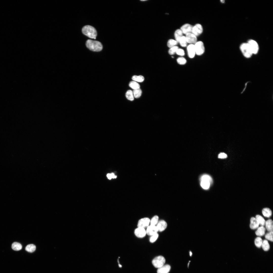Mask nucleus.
I'll return each instance as SVG.
<instances>
[{
	"label": "nucleus",
	"mask_w": 273,
	"mask_h": 273,
	"mask_svg": "<svg viewBox=\"0 0 273 273\" xmlns=\"http://www.w3.org/2000/svg\"><path fill=\"white\" fill-rule=\"evenodd\" d=\"M178 43H179L180 45L182 47H185L187 46V44L185 36H183L179 39Z\"/></svg>",
	"instance_id": "30"
},
{
	"label": "nucleus",
	"mask_w": 273,
	"mask_h": 273,
	"mask_svg": "<svg viewBox=\"0 0 273 273\" xmlns=\"http://www.w3.org/2000/svg\"><path fill=\"white\" fill-rule=\"evenodd\" d=\"M107 177L108 179H110L112 178L111 175L110 174H107Z\"/></svg>",
	"instance_id": "41"
},
{
	"label": "nucleus",
	"mask_w": 273,
	"mask_h": 273,
	"mask_svg": "<svg viewBox=\"0 0 273 273\" xmlns=\"http://www.w3.org/2000/svg\"><path fill=\"white\" fill-rule=\"evenodd\" d=\"M240 49L243 55L246 58H249L253 55L251 48L247 42L242 44L240 46Z\"/></svg>",
	"instance_id": "3"
},
{
	"label": "nucleus",
	"mask_w": 273,
	"mask_h": 273,
	"mask_svg": "<svg viewBox=\"0 0 273 273\" xmlns=\"http://www.w3.org/2000/svg\"><path fill=\"white\" fill-rule=\"evenodd\" d=\"M146 231V234L149 236H151L157 233L158 231L156 226L151 225L148 226Z\"/></svg>",
	"instance_id": "13"
},
{
	"label": "nucleus",
	"mask_w": 273,
	"mask_h": 273,
	"mask_svg": "<svg viewBox=\"0 0 273 273\" xmlns=\"http://www.w3.org/2000/svg\"><path fill=\"white\" fill-rule=\"evenodd\" d=\"M150 238V241L151 243H153L155 242L157 239L158 235L157 233L151 236Z\"/></svg>",
	"instance_id": "38"
},
{
	"label": "nucleus",
	"mask_w": 273,
	"mask_h": 273,
	"mask_svg": "<svg viewBox=\"0 0 273 273\" xmlns=\"http://www.w3.org/2000/svg\"><path fill=\"white\" fill-rule=\"evenodd\" d=\"M132 79L133 81L139 82H142L144 79L143 76H133L132 77Z\"/></svg>",
	"instance_id": "33"
},
{
	"label": "nucleus",
	"mask_w": 273,
	"mask_h": 273,
	"mask_svg": "<svg viewBox=\"0 0 273 273\" xmlns=\"http://www.w3.org/2000/svg\"><path fill=\"white\" fill-rule=\"evenodd\" d=\"M265 228L263 226L258 228L256 231V235L258 236H263L265 234Z\"/></svg>",
	"instance_id": "19"
},
{
	"label": "nucleus",
	"mask_w": 273,
	"mask_h": 273,
	"mask_svg": "<svg viewBox=\"0 0 273 273\" xmlns=\"http://www.w3.org/2000/svg\"><path fill=\"white\" fill-rule=\"evenodd\" d=\"M253 54H256L259 50V47L257 43L253 39L249 40L248 42Z\"/></svg>",
	"instance_id": "6"
},
{
	"label": "nucleus",
	"mask_w": 273,
	"mask_h": 273,
	"mask_svg": "<svg viewBox=\"0 0 273 273\" xmlns=\"http://www.w3.org/2000/svg\"><path fill=\"white\" fill-rule=\"evenodd\" d=\"M111 174V177L112 178H116L117 177V176L115 175L113 173H112Z\"/></svg>",
	"instance_id": "42"
},
{
	"label": "nucleus",
	"mask_w": 273,
	"mask_h": 273,
	"mask_svg": "<svg viewBox=\"0 0 273 273\" xmlns=\"http://www.w3.org/2000/svg\"><path fill=\"white\" fill-rule=\"evenodd\" d=\"M178 42L175 40L172 39H169L167 43L168 47L170 48L176 46Z\"/></svg>",
	"instance_id": "26"
},
{
	"label": "nucleus",
	"mask_w": 273,
	"mask_h": 273,
	"mask_svg": "<svg viewBox=\"0 0 273 273\" xmlns=\"http://www.w3.org/2000/svg\"><path fill=\"white\" fill-rule=\"evenodd\" d=\"M165 262V259L163 256H161L155 257L152 261L153 265L155 267L158 268L163 265Z\"/></svg>",
	"instance_id": "5"
},
{
	"label": "nucleus",
	"mask_w": 273,
	"mask_h": 273,
	"mask_svg": "<svg viewBox=\"0 0 273 273\" xmlns=\"http://www.w3.org/2000/svg\"><path fill=\"white\" fill-rule=\"evenodd\" d=\"M132 92L134 97L135 98H138L141 96L142 91L140 88L133 89Z\"/></svg>",
	"instance_id": "32"
},
{
	"label": "nucleus",
	"mask_w": 273,
	"mask_h": 273,
	"mask_svg": "<svg viewBox=\"0 0 273 273\" xmlns=\"http://www.w3.org/2000/svg\"><path fill=\"white\" fill-rule=\"evenodd\" d=\"M129 86L133 89L139 88L140 85L136 82L133 81H131L129 84Z\"/></svg>",
	"instance_id": "28"
},
{
	"label": "nucleus",
	"mask_w": 273,
	"mask_h": 273,
	"mask_svg": "<svg viewBox=\"0 0 273 273\" xmlns=\"http://www.w3.org/2000/svg\"><path fill=\"white\" fill-rule=\"evenodd\" d=\"M150 220L148 218H144L140 219L138 223V227H141L145 229L147 227L150 222Z\"/></svg>",
	"instance_id": "11"
},
{
	"label": "nucleus",
	"mask_w": 273,
	"mask_h": 273,
	"mask_svg": "<svg viewBox=\"0 0 273 273\" xmlns=\"http://www.w3.org/2000/svg\"><path fill=\"white\" fill-rule=\"evenodd\" d=\"M83 33L89 37L96 39L97 35V32L96 29L93 27L89 25L84 26L82 28Z\"/></svg>",
	"instance_id": "2"
},
{
	"label": "nucleus",
	"mask_w": 273,
	"mask_h": 273,
	"mask_svg": "<svg viewBox=\"0 0 273 273\" xmlns=\"http://www.w3.org/2000/svg\"><path fill=\"white\" fill-rule=\"evenodd\" d=\"M22 247L20 243L16 242H13L12 245V248L16 251L20 250L22 249Z\"/></svg>",
	"instance_id": "23"
},
{
	"label": "nucleus",
	"mask_w": 273,
	"mask_h": 273,
	"mask_svg": "<svg viewBox=\"0 0 273 273\" xmlns=\"http://www.w3.org/2000/svg\"><path fill=\"white\" fill-rule=\"evenodd\" d=\"M211 184L209 181L202 180L201 181L200 185L204 189L207 190L208 189Z\"/></svg>",
	"instance_id": "24"
},
{
	"label": "nucleus",
	"mask_w": 273,
	"mask_h": 273,
	"mask_svg": "<svg viewBox=\"0 0 273 273\" xmlns=\"http://www.w3.org/2000/svg\"><path fill=\"white\" fill-rule=\"evenodd\" d=\"M36 249V246L32 244L27 245L25 248L26 250L30 253L34 252L35 251Z\"/></svg>",
	"instance_id": "25"
},
{
	"label": "nucleus",
	"mask_w": 273,
	"mask_h": 273,
	"mask_svg": "<svg viewBox=\"0 0 273 273\" xmlns=\"http://www.w3.org/2000/svg\"><path fill=\"white\" fill-rule=\"evenodd\" d=\"M261 247L265 251H267L269 249L270 245L267 240H265L263 241Z\"/></svg>",
	"instance_id": "29"
},
{
	"label": "nucleus",
	"mask_w": 273,
	"mask_h": 273,
	"mask_svg": "<svg viewBox=\"0 0 273 273\" xmlns=\"http://www.w3.org/2000/svg\"><path fill=\"white\" fill-rule=\"evenodd\" d=\"M178 48V47L176 46L170 48L168 51L169 53L171 55L174 54L176 53L177 50Z\"/></svg>",
	"instance_id": "37"
},
{
	"label": "nucleus",
	"mask_w": 273,
	"mask_h": 273,
	"mask_svg": "<svg viewBox=\"0 0 273 273\" xmlns=\"http://www.w3.org/2000/svg\"><path fill=\"white\" fill-rule=\"evenodd\" d=\"M200 181L204 180L209 181L211 184L213 182L212 177L210 176L207 174H204L202 175L200 177Z\"/></svg>",
	"instance_id": "22"
},
{
	"label": "nucleus",
	"mask_w": 273,
	"mask_h": 273,
	"mask_svg": "<svg viewBox=\"0 0 273 273\" xmlns=\"http://www.w3.org/2000/svg\"><path fill=\"white\" fill-rule=\"evenodd\" d=\"M266 230L269 232L273 231V222L271 219H269L266 221L265 225Z\"/></svg>",
	"instance_id": "17"
},
{
	"label": "nucleus",
	"mask_w": 273,
	"mask_h": 273,
	"mask_svg": "<svg viewBox=\"0 0 273 273\" xmlns=\"http://www.w3.org/2000/svg\"><path fill=\"white\" fill-rule=\"evenodd\" d=\"M194 45L196 54L200 56L204 53L205 51V47L204 43L202 41H197Z\"/></svg>",
	"instance_id": "4"
},
{
	"label": "nucleus",
	"mask_w": 273,
	"mask_h": 273,
	"mask_svg": "<svg viewBox=\"0 0 273 273\" xmlns=\"http://www.w3.org/2000/svg\"><path fill=\"white\" fill-rule=\"evenodd\" d=\"M262 212L264 216L267 218L270 217L272 214L271 211L268 208H265L263 209Z\"/></svg>",
	"instance_id": "20"
},
{
	"label": "nucleus",
	"mask_w": 273,
	"mask_h": 273,
	"mask_svg": "<svg viewBox=\"0 0 273 273\" xmlns=\"http://www.w3.org/2000/svg\"><path fill=\"white\" fill-rule=\"evenodd\" d=\"M176 53L177 55L181 56H184L185 54L184 50L182 49L179 48L177 50Z\"/></svg>",
	"instance_id": "39"
},
{
	"label": "nucleus",
	"mask_w": 273,
	"mask_h": 273,
	"mask_svg": "<svg viewBox=\"0 0 273 273\" xmlns=\"http://www.w3.org/2000/svg\"><path fill=\"white\" fill-rule=\"evenodd\" d=\"M255 218L258 221L259 225L263 226L265 225L266 221L262 216L258 215L256 216Z\"/></svg>",
	"instance_id": "21"
},
{
	"label": "nucleus",
	"mask_w": 273,
	"mask_h": 273,
	"mask_svg": "<svg viewBox=\"0 0 273 273\" xmlns=\"http://www.w3.org/2000/svg\"><path fill=\"white\" fill-rule=\"evenodd\" d=\"M185 37L188 43L194 44L197 41V37L192 33L186 35Z\"/></svg>",
	"instance_id": "8"
},
{
	"label": "nucleus",
	"mask_w": 273,
	"mask_h": 273,
	"mask_svg": "<svg viewBox=\"0 0 273 273\" xmlns=\"http://www.w3.org/2000/svg\"><path fill=\"white\" fill-rule=\"evenodd\" d=\"M170 265L168 264L164 265L161 267L158 268L157 273H168L170 269Z\"/></svg>",
	"instance_id": "15"
},
{
	"label": "nucleus",
	"mask_w": 273,
	"mask_h": 273,
	"mask_svg": "<svg viewBox=\"0 0 273 273\" xmlns=\"http://www.w3.org/2000/svg\"><path fill=\"white\" fill-rule=\"evenodd\" d=\"M183 33L180 29L176 30L175 31L174 36L175 40L178 42L180 39L183 36Z\"/></svg>",
	"instance_id": "18"
},
{
	"label": "nucleus",
	"mask_w": 273,
	"mask_h": 273,
	"mask_svg": "<svg viewBox=\"0 0 273 273\" xmlns=\"http://www.w3.org/2000/svg\"><path fill=\"white\" fill-rule=\"evenodd\" d=\"M134 233L135 235L139 238L144 237L146 234L145 229L141 227H138L136 228L135 230Z\"/></svg>",
	"instance_id": "10"
},
{
	"label": "nucleus",
	"mask_w": 273,
	"mask_h": 273,
	"mask_svg": "<svg viewBox=\"0 0 273 273\" xmlns=\"http://www.w3.org/2000/svg\"><path fill=\"white\" fill-rule=\"evenodd\" d=\"M259 224L255 218L252 217L250 219V228L254 230L258 228Z\"/></svg>",
	"instance_id": "16"
},
{
	"label": "nucleus",
	"mask_w": 273,
	"mask_h": 273,
	"mask_svg": "<svg viewBox=\"0 0 273 273\" xmlns=\"http://www.w3.org/2000/svg\"><path fill=\"white\" fill-rule=\"evenodd\" d=\"M192 252L191 251H190V256H192Z\"/></svg>",
	"instance_id": "43"
},
{
	"label": "nucleus",
	"mask_w": 273,
	"mask_h": 273,
	"mask_svg": "<svg viewBox=\"0 0 273 273\" xmlns=\"http://www.w3.org/2000/svg\"><path fill=\"white\" fill-rule=\"evenodd\" d=\"M193 26L189 24H186L181 26L180 29L183 34L192 33Z\"/></svg>",
	"instance_id": "9"
},
{
	"label": "nucleus",
	"mask_w": 273,
	"mask_h": 273,
	"mask_svg": "<svg viewBox=\"0 0 273 273\" xmlns=\"http://www.w3.org/2000/svg\"><path fill=\"white\" fill-rule=\"evenodd\" d=\"M227 157V154L224 153H221L219 154L218 155V158L221 159L225 158Z\"/></svg>",
	"instance_id": "40"
},
{
	"label": "nucleus",
	"mask_w": 273,
	"mask_h": 273,
	"mask_svg": "<svg viewBox=\"0 0 273 273\" xmlns=\"http://www.w3.org/2000/svg\"><path fill=\"white\" fill-rule=\"evenodd\" d=\"M177 63L180 65L185 64L187 62L186 59L183 57L178 58L177 60Z\"/></svg>",
	"instance_id": "35"
},
{
	"label": "nucleus",
	"mask_w": 273,
	"mask_h": 273,
	"mask_svg": "<svg viewBox=\"0 0 273 273\" xmlns=\"http://www.w3.org/2000/svg\"><path fill=\"white\" fill-rule=\"evenodd\" d=\"M263 241L260 237H257L255 240V244L256 246L259 248L262 246Z\"/></svg>",
	"instance_id": "31"
},
{
	"label": "nucleus",
	"mask_w": 273,
	"mask_h": 273,
	"mask_svg": "<svg viewBox=\"0 0 273 273\" xmlns=\"http://www.w3.org/2000/svg\"><path fill=\"white\" fill-rule=\"evenodd\" d=\"M158 218L157 216L155 215L153 217L150 221V225H155L158 222Z\"/></svg>",
	"instance_id": "34"
},
{
	"label": "nucleus",
	"mask_w": 273,
	"mask_h": 273,
	"mask_svg": "<svg viewBox=\"0 0 273 273\" xmlns=\"http://www.w3.org/2000/svg\"><path fill=\"white\" fill-rule=\"evenodd\" d=\"M187 50L189 57L191 58H194L196 54L194 44L189 45L187 47Z\"/></svg>",
	"instance_id": "12"
},
{
	"label": "nucleus",
	"mask_w": 273,
	"mask_h": 273,
	"mask_svg": "<svg viewBox=\"0 0 273 273\" xmlns=\"http://www.w3.org/2000/svg\"><path fill=\"white\" fill-rule=\"evenodd\" d=\"M273 231L269 232L265 235V237L266 239L272 242L273 241Z\"/></svg>",
	"instance_id": "36"
},
{
	"label": "nucleus",
	"mask_w": 273,
	"mask_h": 273,
	"mask_svg": "<svg viewBox=\"0 0 273 273\" xmlns=\"http://www.w3.org/2000/svg\"><path fill=\"white\" fill-rule=\"evenodd\" d=\"M167 224L164 220H161L158 222L156 226L158 231L161 232L164 231L166 228Z\"/></svg>",
	"instance_id": "14"
},
{
	"label": "nucleus",
	"mask_w": 273,
	"mask_h": 273,
	"mask_svg": "<svg viewBox=\"0 0 273 273\" xmlns=\"http://www.w3.org/2000/svg\"><path fill=\"white\" fill-rule=\"evenodd\" d=\"M203 31L202 26L200 24H197L193 26L192 33L197 37L201 34Z\"/></svg>",
	"instance_id": "7"
},
{
	"label": "nucleus",
	"mask_w": 273,
	"mask_h": 273,
	"mask_svg": "<svg viewBox=\"0 0 273 273\" xmlns=\"http://www.w3.org/2000/svg\"><path fill=\"white\" fill-rule=\"evenodd\" d=\"M86 45L90 50L94 52H99L102 49L103 46L100 42L88 39L87 40Z\"/></svg>",
	"instance_id": "1"
},
{
	"label": "nucleus",
	"mask_w": 273,
	"mask_h": 273,
	"mask_svg": "<svg viewBox=\"0 0 273 273\" xmlns=\"http://www.w3.org/2000/svg\"><path fill=\"white\" fill-rule=\"evenodd\" d=\"M126 98L130 101H133L134 99L133 92L131 90H128L126 94Z\"/></svg>",
	"instance_id": "27"
},
{
	"label": "nucleus",
	"mask_w": 273,
	"mask_h": 273,
	"mask_svg": "<svg viewBox=\"0 0 273 273\" xmlns=\"http://www.w3.org/2000/svg\"><path fill=\"white\" fill-rule=\"evenodd\" d=\"M119 266L120 267H122V265H121L120 264H119Z\"/></svg>",
	"instance_id": "44"
}]
</instances>
